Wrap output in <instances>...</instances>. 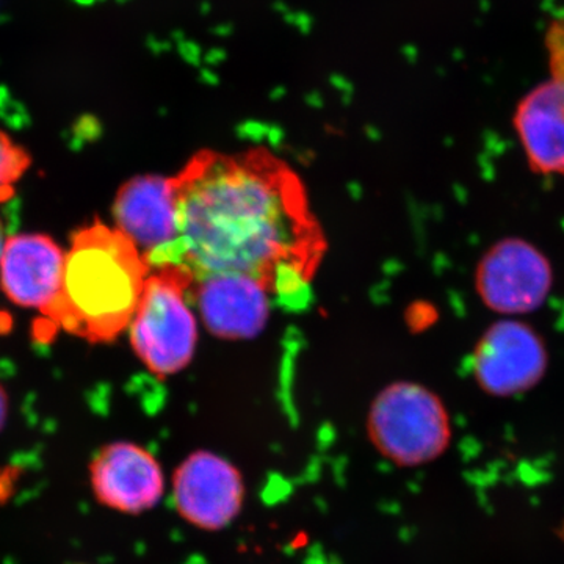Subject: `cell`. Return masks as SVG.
I'll use <instances>...</instances> for the list:
<instances>
[{
    "label": "cell",
    "instance_id": "6da1fadb",
    "mask_svg": "<svg viewBox=\"0 0 564 564\" xmlns=\"http://www.w3.org/2000/svg\"><path fill=\"white\" fill-rule=\"evenodd\" d=\"M172 181L176 263L195 280L250 278L300 299L326 252L299 174L267 150L202 151Z\"/></svg>",
    "mask_w": 564,
    "mask_h": 564
},
{
    "label": "cell",
    "instance_id": "7a4b0ae2",
    "mask_svg": "<svg viewBox=\"0 0 564 564\" xmlns=\"http://www.w3.org/2000/svg\"><path fill=\"white\" fill-rule=\"evenodd\" d=\"M150 273L128 236L91 223L70 239L61 299L47 321L87 343H111L131 326Z\"/></svg>",
    "mask_w": 564,
    "mask_h": 564
},
{
    "label": "cell",
    "instance_id": "3957f363",
    "mask_svg": "<svg viewBox=\"0 0 564 564\" xmlns=\"http://www.w3.org/2000/svg\"><path fill=\"white\" fill-rule=\"evenodd\" d=\"M195 281L181 263L152 267L131 326V344L155 377L181 372L195 355L196 321L187 295Z\"/></svg>",
    "mask_w": 564,
    "mask_h": 564
},
{
    "label": "cell",
    "instance_id": "277c9868",
    "mask_svg": "<svg viewBox=\"0 0 564 564\" xmlns=\"http://www.w3.org/2000/svg\"><path fill=\"white\" fill-rule=\"evenodd\" d=\"M370 440L399 466H422L440 458L451 444V421L434 393L417 384L384 389L370 410Z\"/></svg>",
    "mask_w": 564,
    "mask_h": 564
},
{
    "label": "cell",
    "instance_id": "5b68a950",
    "mask_svg": "<svg viewBox=\"0 0 564 564\" xmlns=\"http://www.w3.org/2000/svg\"><path fill=\"white\" fill-rule=\"evenodd\" d=\"M88 485L96 502L120 514L147 513L165 492L161 463L150 451L129 441L106 444L93 455Z\"/></svg>",
    "mask_w": 564,
    "mask_h": 564
},
{
    "label": "cell",
    "instance_id": "8992f818",
    "mask_svg": "<svg viewBox=\"0 0 564 564\" xmlns=\"http://www.w3.org/2000/svg\"><path fill=\"white\" fill-rule=\"evenodd\" d=\"M174 507L193 527L218 530L242 510L245 485L234 464L210 452H196L173 478Z\"/></svg>",
    "mask_w": 564,
    "mask_h": 564
},
{
    "label": "cell",
    "instance_id": "52a82bcc",
    "mask_svg": "<svg viewBox=\"0 0 564 564\" xmlns=\"http://www.w3.org/2000/svg\"><path fill=\"white\" fill-rule=\"evenodd\" d=\"M113 217L124 236L143 252L152 267L176 263V214L172 181L161 176H137L118 191Z\"/></svg>",
    "mask_w": 564,
    "mask_h": 564
},
{
    "label": "cell",
    "instance_id": "ba28073f",
    "mask_svg": "<svg viewBox=\"0 0 564 564\" xmlns=\"http://www.w3.org/2000/svg\"><path fill=\"white\" fill-rule=\"evenodd\" d=\"M66 251L44 234L10 237L0 254V289L18 306L50 317L61 299Z\"/></svg>",
    "mask_w": 564,
    "mask_h": 564
},
{
    "label": "cell",
    "instance_id": "9c48e42d",
    "mask_svg": "<svg viewBox=\"0 0 564 564\" xmlns=\"http://www.w3.org/2000/svg\"><path fill=\"white\" fill-rule=\"evenodd\" d=\"M551 285L547 263L529 245L511 240L489 252L478 272V288L494 310L505 314L532 311Z\"/></svg>",
    "mask_w": 564,
    "mask_h": 564
},
{
    "label": "cell",
    "instance_id": "30bf717a",
    "mask_svg": "<svg viewBox=\"0 0 564 564\" xmlns=\"http://www.w3.org/2000/svg\"><path fill=\"white\" fill-rule=\"evenodd\" d=\"M204 325L220 339H251L269 318V292L258 282L234 274H212L193 281Z\"/></svg>",
    "mask_w": 564,
    "mask_h": 564
},
{
    "label": "cell",
    "instance_id": "8fae6325",
    "mask_svg": "<svg viewBox=\"0 0 564 564\" xmlns=\"http://www.w3.org/2000/svg\"><path fill=\"white\" fill-rule=\"evenodd\" d=\"M544 362L543 347L532 329L521 323L502 322L478 345L475 373L486 391L513 395L540 380Z\"/></svg>",
    "mask_w": 564,
    "mask_h": 564
},
{
    "label": "cell",
    "instance_id": "7c38bea8",
    "mask_svg": "<svg viewBox=\"0 0 564 564\" xmlns=\"http://www.w3.org/2000/svg\"><path fill=\"white\" fill-rule=\"evenodd\" d=\"M514 122L530 158L543 169L564 172V82L549 77L527 93Z\"/></svg>",
    "mask_w": 564,
    "mask_h": 564
},
{
    "label": "cell",
    "instance_id": "4fadbf2b",
    "mask_svg": "<svg viewBox=\"0 0 564 564\" xmlns=\"http://www.w3.org/2000/svg\"><path fill=\"white\" fill-rule=\"evenodd\" d=\"M31 165L29 152L11 140L9 133L0 131V199L13 195L14 185L28 173Z\"/></svg>",
    "mask_w": 564,
    "mask_h": 564
},
{
    "label": "cell",
    "instance_id": "5bb4252c",
    "mask_svg": "<svg viewBox=\"0 0 564 564\" xmlns=\"http://www.w3.org/2000/svg\"><path fill=\"white\" fill-rule=\"evenodd\" d=\"M182 57L188 63H198L202 58V50L193 41H182L180 44Z\"/></svg>",
    "mask_w": 564,
    "mask_h": 564
},
{
    "label": "cell",
    "instance_id": "9a60e30c",
    "mask_svg": "<svg viewBox=\"0 0 564 564\" xmlns=\"http://www.w3.org/2000/svg\"><path fill=\"white\" fill-rule=\"evenodd\" d=\"M10 415V397L6 388L0 384V432L6 429Z\"/></svg>",
    "mask_w": 564,
    "mask_h": 564
},
{
    "label": "cell",
    "instance_id": "2e32d148",
    "mask_svg": "<svg viewBox=\"0 0 564 564\" xmlns=\"http://www.w3.org/2000/svg\"><path fill=\"white\" fill-rule=\"evenodd\" d=\"M285 20L291 21L295 28H299L300 31L307 33L311 31V25H313V21L307 17L306 13H296V18H293L291 11L285 14Z\"/></svg>",
    "mask_w": 564,
    "mask_h": 564
},
{
    "label": "cell",
    "instance_id": "e0dca14e",
    "mask_svg": "<svg viewBox=\"0 0 564 564\" xmlns=\"http://www.w3.org/2000/svg\"><path fill=\"white\" fill-rule=\"evenodd\" d=\"M225 52H223L221 50H215L212 51L209 55H207L206 62L210 63V65H214V63L215 65H217V63H221L223 61H225Z\"/></svg>",
    "mask_w": 564,
    "mask_h": 564
},
{
    "label": "cell",
    "instance_id": "ac0fdd59",
    "mask_svg": "<svg viewBox=\"0 0 564 564\" xmlns=\"http://www.w3.org/2000/svg\"><path fill=\"white\" fill-rule=\"evenodd\" d=\"M6 232H3V223L0 220V254H2L3 245H6Z\"/></svg>",
    "mask_w": 564,
    "mask_h": 564
},
{
    "label": "cell",
    "instance_id": "d6986e66",
    "mask_svg": "<svg viewBox=\"0 0 564 564\" xmlns=\"http://www.w3.org/2000/svg\"><path fill=\"white\" fill-rule=\"evenodd\" d=\"M73 564H88V563H73Z\"/></svg>",
    "mask_w": 564,
    "mask_h": 564
}]
</instances>
